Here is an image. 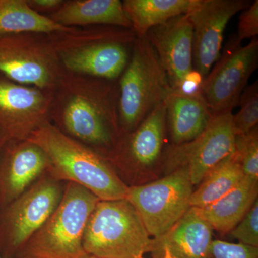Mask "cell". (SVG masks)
I'll return each mask as SVG.
<instances>
[{
  "label": "cell",
  "instance_id": "6da1fadb",
  "mask_svg": "<svg viewBox=\"0 0 258 258\" xmlns=\"http://www.w3.org/2000/svg\"><path fill=\"white\" fill-rule=\"evenodd\" d=\"M118 96V80L64 71L53 91L50 120L66 135L107 154L122 136Z\"/></svg>",
  "mask_w": 258,
  "mask_h": 258
},
{
  "label": "cell",
  "instance_id": "7a4b0ae2",
  "mask_svg": "<svg viewBox=\"0 0 258 258\" xmlns=\"http://www.w3.org/2000/svg\"><path fill=\"white\" fill-rule=\"evenodd\" d=\"M27 140L46 154V174L56 181L83 186L100 200L126 198L128 186L102 154L66 135L51 121L39 127Z\"/></svg>",
  "mask_w": 258,
  "mask_h": 258
},
{
  "label": "cell",
  "instance_id": "3957f363",
  "mask_svg": "<svg viewBox=\"0 0 258 258\" xmlns=\"http://www.w3.org/2000/svg\"><path fill=\"white\" fill-rule=\"evenodd\" d=\"M137 37L130 29L104 25L50 35L66 72L108 81L119 79Z\"/></svg>",
  "mask_w": 258,
  "mask_h": 258
},
{
  "label": "cell",
  "instance_id": "277c9868",
  "mask_svg": "<svg viewBox=\"0 0 258 258\" xmlns=\"http://www.w3.org/2000/svg\"><path fill=\"white\" fill-rule=\"evenodd\" d=\"M100 201L75 183H66L60 204L29 239L17 258H86L83 239L88 219Z\"/></svg>",
  "mask_w": 258,
  "mask_h": 258
},
{
  "label": "cell",
  "instance_id": "5b68a950",
  "mask_svg": "<svg viewBox=\"0 0 258 258\" xmlns=\"http://www.w3.org/2000/svg\"><path fill=\"white\" fill-rule=\"evenodd\" d=\"M122 135L132 132L173 92L167 75L147 37H137L118 79Z\"/></svg>",
  "mask_w": 258,
  "mask_h": 258
},
{
  "label": "cell",
  "instance_id": "8992f818",
  "mask_svg": "<svg viewBox=\"0 0 258 258\" xmlns=\"http://www.w3.org/2000/svg\"><path fill=\"white\" fill-rule=\"evenodd\" d=\"M86 253L101 258H144L154 240L126 199L100 200L88 219L83 239Z\"/></svg>",
  "mask_w": 258,
  "mask_h": 258
},
{
  "label": "cell",
  "instance_id": "52a82bcc",
  "mask_svg": "<svg viewBox=\"0 0 258 258\" xmlns=\"http://www.w3.org/2000/svg\"><path fill=\"white\" fill-rule=\"evenodd\" d=\"M62 182L47 174L0 210V254L17 258L25 243L57 208L63 195Z\"/></svg>",
  "mask_w": 258,
  "mask_h": 258
},
{
  "label": "cell",
  "instance_id": "ba28073f",
  "mask_svg": "<svg viewBox=\"0 0 258 258\" xmlns=\"http://www.w3.org/2000/svg\"><path fill=\"white\" fill-rule=\"evenodd\" d=\"M64 72L50 35H0V74L7 79L54 91Z\"/></svg>",
  "mask_w": 258,
  "mask_h": 258
},
{
  "label": "cell",
  "instance_id": "9c48e42d",
  "mask_svg": "<svg viewBox=\"0 0 258 258\" xmlns=\"http://www.w3.org/2000/svg\"><path fill=\"white\" fill-rule=\"evenodd\" d=\"M192 184L186 167L149 184L128 188L126 200L138 212L153 239L167 233L191 207Z\"/></svg>",
  "mask_w": 258,
  "mask_h": 258
},
{
  "label": "cell",
  "instance_id": "30bf717a",
  "mask_svg": "<svg viewBox=\"0 0 258 258\" xmlns=\"http://www.w3.org/2000/svg\"><path fill=\"white\" fill-rule=\"evenodd\" d=\"M257 64V37L244 46L235 35L231 37L200 85V92L212 114L232 112L238 106L241 94Z\"/></svg>",
  "mask_w": 258,
  "mask_h": 258
},
{
  "label": "cell",
  "instance_id": "8fae6325",
  "mask_svg": "<svg viewBox=\"0 0 258 258\" xmlns=\"http://www.w3.org/2000/svg\"><path fill=\"white\" fill-rule=\"evenodd\" d=\"M232 112L215 113L198 137L191 142L173 145L166 154L167 170L186 167L192 185L201 182L209 171L233 152L235 134Z\"/></svg>",
  "mask_w": 258,
  "mask_h": 258
},
{
  "label": "cell",
  "instance_id": "7c38bea8",
  "mask_svg": "<svg viewBox=\"0 0 258 258\" xmlns=\"http://www.w3.org/2000/svg\"><path fill=\"white\" fill-rule=\"evenodd\" d=\"M54 91H44L0 77V138L5 145L27 140L50 121Z\"/></svg>",
  "mask_w": 258,
  "mask_h": 258
},
{
  "label": "cell",
  "instance_id": "4fadbf2b",
  "mask_svg": "<svg viewBox=\"0 0 258 258\" xmlns=\"http://www.w3.org/2000/svg\"><path fill=\"white\" fill-rule=\"evenodd\" d=\"M250 5L248 0H195L186 15L193 28L194 71L203 81L221 55L227 24Z\"/></svg>",
  "mask_w": 258,
  "mask_h": 258
},
{
  "label": "cell",
  "instance_id": "5bb4252c",
  "mask_svg": "<svg viewBox=\"0 0 258 258\" xmlns=\"http://www.w3.org/2000/svg\"><path fill=\"white\" fill-rule=\"evenodd\" d=\"M168 76L179 91L196 74L193 68V28L186 14L154 27L146 35Z\"/></svg>",
  "mask_w": 258,
  "mask_h": 258
},
{
  "label": "cell",
  "instance_id": "9a60e30c",
  "mask_svg": "<svg viewBox=\"0 0 258 258\" xmlns=\"http://www.w3.org/2000/svg\"><path fill=\"white\" fill-rule=\"evenodd\" d=\"M45 153L28 140L5 144L0 156V210L23 195L46 174Z\"/></svg>",
  "mask_w": 258,
  "mask_h": 258
},
{
  "label": "cell",
  "instance_id": "2e32d148",
  "mask_svg": "<svg viewBox=\"0 0 258 258\" xmlns=\"http://www.w3.org/2000/svg\"><path fill=\"white\" fill-rule=\"evenodd\" d=\"M166 131L164 102L134 131L123 134L115 147L107 154L113 160L126 163L134 167H152L162 155Z\"/></svg>",
  "mask_w": 258,
  "mask_h": 258
},
{
  "label": "cell",
  "instance_id": "e0dca14e",
  "mask_svg": "<svg viewBox=\"0 0 258 258\" xmlns=\"http://www.w3.org/2000/svg\"><path fill=\"white\" fill-rule=\"evenodd\" d=\"M213 229L190 208L167 233L154 240L152 253L161 257L164 249L172 258H210Z\"/></svg>",
  "mask_w": 258,
  "mask_h": 258
},
{
  "label": "cell",
  "instance_id": "ac0fdd59",
  "mask_svg": "<svg viewBox=\"0 0 258 258\" xmlns=\"http://www.w3.org/2000/svg\"><path fill=\"white\" fill-rule=\"evenodd\" d=\"M164 102L166 130L170 134L173 145L196 139L208 127L213 115L200 91H173Z\"/></svg>",
  "mask_w": 258,
  "mask_h": 258
},
{
  "label": "cell",
  "instance_id": "d6986e66",
  "mask_svg": "<svg viewBox=\"0 0 258 258\" xmlns=\"http://www.w3.org/2000/svg\"><path fill=\"white\" fill-rule=\"evenodd\" d=\"M47 17L67 28L104 25L132 30L120 0L64 1Z\"/></svg>",
  "mask_w": 258,
  "mask_h": 258
},
{
  "label": "cell",
  "instance_id": "ffe728a7",
  "mask_svg": "<svg viewBox=\"0 0 258 258\" xmlns=\"http://www.w3.org/2000/svg\"><path fill=\"white\" fill-rule=\"evenodd\" d=\"M258 180L244 176L234 189L213 203L195 208L213 230L228 233L257 200Z\"/></svg>",
  "mask_w": 258,
  "mask_h": 258
},
{
  "label": "cell",
  "instance_id": "44dd1931",
  "mask_svg": "<svg viewBox=\"0 0 258 258\" xmlns=\"http://www.w3.org/2000/svg\"><path fill=\"white\" fill-rule=\"evenodd\" d=\"M56 23L32 10L27 0H0V35L67 33L78 30Z\"/></svg>",
  "mask_w": 258,
  "mask_h": 258
},
{
  "label": "cell",
  "instance_id": "7402d4cb",
  "mask_svg": "<svg viewBox=\"0 0 258 258\" xmlns=\"http://www.w3.org/2000/svg\"><path fill=\"white\" fill-rule=\"evenodd\" d=\"M195 0H124L125 14L137 37L179 15L187 14Z\"/></svg>",
  "mask_w": 258,
  "mask_h": 258
},
{
  "label": "cell",
  "instance_id": "603a6c76",
  "mask_svg": "<svg viewBox=\"0 0 258 258\" xmlns=\"http://www.w3.org/2000/svg\"><path fill=\"white\" fill-rule=\"evenodd\" d=\"M244 176L233 152L212 168L202 180L198 189L191 194L190 207L200 208L213 203L234 189Z\"/></svg>",
  "mask_w": 258,
  "mask_h": 258
},
{
  "label": "cell",
  "instance_id": "cb8c5ba5",
  "mask_svg": "<svg viewBox=\"0 0 258 258\" xmlns=\"http://www.w3.org/2000/svg\"><path fill=\"white\" fill-rule=\"evenodd\" d=\"M238 106L240 111L232 116L235 137L249 133L258 123L257 81L247 86L241 94Z\"/></svg>",
  "mask_w": 258,
  "mask_h": 258
},
{
  "label": "cell",
  "instance_id": "d4e9b609",
  "mask_svg": "<svg viewBox=\"0 0 258 258\" xmlns=\"http://www.w3.org/2000/svg\"><path fill=\"white\" fill-rule=\"evenodd\" d=\"M233 152L240 162L244 176L258 180L257 126L249 133L235 137Z\"/></svg>",
  "mask_w": 258,
  "mask_h": 258
},
{
  "label": "cell",
  "instance_id": "484cf974",
  "mask_svg": "<svg viewBox=\"0 0 258 258\" xmlns=\"http://www.w3.org/2000/svg\"><path fill=\"white\" fill-rule=\"evenodd\" d=\"M228 233L241 244L258 247V200Z\"/></svg>",
  "mask_w": 258,
  "mask_h": 258
},
{
  "label": "cell",
  "instance_id": "4316f807",
  "mask_svg": "<svg viewBox=\"0 0 258 258\" xmlns=\"http://www.w3.org/2000/svg\"><path fill=\"white\" fill-rule=\"evenodd\" d=\"M210 258H258V247L213 240Z\"/></svg>",
  "mask_w": 258,
  "mask_h": 258
},
{
  "label": "cell",
  "instance_id": "83f0119b",
  "mask_svg": "<svg viewBox=\"0 0 258 258\" xmlns=\"http://www.w3.org/2000/svg\"><path fill=\"white\" fill-rule=\"evenodd\" d=\"M258 35V1L251 3L247 9L241 12L239 18L236 39L242 42L247 39L257 37Z\"/></svg>",
  "mask_w": 258,
  "mask_h": 258
},
{
  "label": "cell",
  "instance_id": "f1b7e54d",
  "mask_svg": "<svg viewBox=\"0 0 258 258\" xmlns=\"http://www.w3.org/2000/svg\"><path fill=\"white\" fill-rule=\"evenodd\" d=\"M63 2V0H27L29 6L40 14L41 12L53 13L60 8Z\"/></svg>",
  "mask_w": 258,
  "mask_h": 258
},
{
  "label": "cell",
  "instance_id": "f546056e",
  "mask_svg": "<svg viewBox=\"0 0 258 258\" xmlns=\"http://www.w3.org/2000/svg\"><path fill=\"white\" fill-rule=\"evenodd\" d=\"M161 258H172V257H171L170 252L167 249H164V252H163L162 257Z\"/></svg>",
  "mask_w": 258,
  "mask_h": 258
},
{
  "label": "cell",
  "instance_id": "4dcf8cb0",
  "mask_svg": "<svg viewBox=\"0 0 258 258\" xmlns=\"http://www.w3.org/2000/svg\"><path fill=\"white\" fill-rule=\"evenodd\" d=\"M4 147L5 144L3 143V141H2L1 138H0V156H1L2 152H3V149Z\"/></svg>",
  "mask_w": 258,
  "mask_h": 258
},
{
  "label": "cell",
  "instance_id": "1f68e13d",
  "mask_svg": "<svg viewBox=\"0 0 258 258\" xmlns=\"http://www.w3.org/2000/svg\"><path fill=\"white\" fill-rule=\"evenodd\" d=\"M86 258H101V257H96V256H93V255H91V254H88L87 257H86Z\"/></svg>",
  "mask_w": 258,
  "mask_h": 258
},
{
  "label": "cell",
  "instance_id": "d6a6232c",
  "mask_svg": "<svg viewBox=\"0 0 258 258\" xmlns=\"http://www.w3.org/2000/svg\"><path fill=\"white\" fill-rule=\"evenodd\" d=\"M0 258H3L2 257L1 254H0Z\"/></svg>",
  "mask_w": 258,
  "mask_h": 258
},
{
  "label": "cell",
  "instance_id": "836d02e7",
  "mask_svg": "<svg viewBox=\"0 0 258 258\" xmlns=\"http://www.w3.org/2000/svg\"><path fill=\"white\" fill-rule=\"evenodd\" d=\"M25 258H32V257H25Z\"/></svg>",
  "mask_w": 258,
  "mask_h": 258
}]
</instances>
